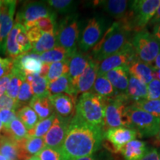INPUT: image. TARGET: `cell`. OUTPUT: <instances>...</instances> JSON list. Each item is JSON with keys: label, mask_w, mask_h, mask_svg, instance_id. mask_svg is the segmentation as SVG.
I'll list each match as a JSON object with an SVG mask.
<instances>
[{"label": "cell", "mask_w": 160, "mask_h": 160, "mask_svg": "<svg viewBox=\"0 0 160 160\" xmlns=\"http://www.w3.org/2000/svg\"><path fill=\"white\" fill-rule=\"evenodd\" d=\"M159 160H160V154H159Z\"/></svg>", "instance_id": "91938a15"}, {"label": "cell", "mask_w": 160, "mask_h": 160, "mask_svg": "<svg viewBox=\"0 0 160 160\" xmlns=\"http://www.w3.org/2000/svg\"><path fill=\"white\" fill-rule=\"evenodd\" d=\"M55 117L56 114L54 113L48 118L39 120L33 128L28 131V137H43L51 128Z\"/></svg>", "instance_id": "74e56055"}, {"label": "cell", "mask_w": 160, "mask_h": 160, "mask_svg": "<svg viewBox=\"0 0 160 160\" xmlns=\"http://www.w3.org/2000/svg\"><path fill=\"white\" fill-rule=\"evenodd\" d=\"M147 91L148 100L160 99V82L153 79L147 85Z\"/></svg>", "instance_id": "7bdbcfd3"}, {"label": "cell", "mask_w": 160, "mask_h": 160, "mask_svg": "<svg viewBox=\"0 0 160 160\" xmlns=\"http://www.w3.org/2000/svg\"><path fill=\"white\" fill-rule=\"evenodd\" d=\"M17 1H0V51L5 53V45L10 31L13 27Z\"/></svg>", "instance_id": "4fadbf2b"}, {"label": "cell", "mask_w": 160, "mask_h": 160, "mask_svg": "<svg viewBox=\"0 0 160 160\" xmlns=\"http://www.w3.org/2000/svg\"><path fill=\"white\" fill-rule=\"evenodd\" d=\"M0 154L8 160H22L17 142L4 133H0Z\"/></svg>", "instance_id": "d4e9b609"}, {"label": "cell", "mask_w": 160, "mask_h": 160, "mask_svg": "<svg viewBox=\"0 0 160 160\" xmlns=\"http://www.w3.org/2000/svg\"><path fill=\"white\" fill-rule=\"evenodd\" d=\"M13 68V59L0 57V79L8 75Z\"/></svg>", "instance_id": "f6af8a7d"}, {"label": "cell", "mask_w": 160, "mask_h": 160, "mask_svg": "<svg viewBox=\"0 0 160 160\" xmlns=\"http://www.w3.org/2000/svg\"><path fill=\"white\" fill-rule=\"evenodd\" d=\"M104 133L102 128L87 123L74 115L60 148L63 160H76L92 156L99 149Z\"/></svg>", "instance_id": "6da1fadb"}, {"label": "cell", "mask_w": 160, "mask_h": 160, "mask_svg": "<svg viewBox=\"0 0 160 160\" xmlns=\"http://www.w3.org/2000/svg\"><path fill=\"white\" fill-rule=\"evenodd\" d=\"M46 2L53 11L68 14L74 13L78 5V2L72 0H49Z\"/></svg>", "instance_id": "8d00e7d4"}, {"label": "cell", "mask_w": 160, "mask_h": 160, "mask_svg": "<svg viewBox=\"0 0 160 160\" xmlns=\"http://www.w3.org/2000/svg\"><path fill=\"white\" fill-rule=\"evenodd\" d=\"M43 63L39 55L33 52L23 53L13 60V66L25 76L37 75L40 73Z\"/></svg>", "instance_id": "e0dca14e"}, {"label": "cell", "mask_w": 160, "mask_h": 160, "mask_svg": "<svg viewBox=\"0 0 160 160\" xmlns=\"http://www.w3.org/2000/svg\"><path fill=\"white\" fill-rule=\"evenodd\" d=\"M11 77V72L8 75L5 76L2 78L0 79V97L5 94L7 91L8 86L9 85L10 79Z\"/></svg>", "instance_id": "7dc6e473"}, {"label": "cell", "mask_w": 160, "mask_h": 160, "mask_svg": "<svg viewBox=\"0 0 160 160\" xmlns=\"http://www.w3.org/2000/svg\"><path fill=\"white\" fill-rule=\"evenodd\" d=\"M2 110H11L17 112L19 110L17 101L5 93L0 97V111Z\"/></svg>", "instance_id": "ee69618b"}, {"label": "cell", "mask_w": 160, "mask_h": 160, "mask_svg": "<svg viewBox=\"0 0 160 160\" xmlns=\"http://www.w3.org/2000/svg\"><path fill=\"white\" fill-rule=\"evenodd\" d=\"M139 136L137 131L130 127H119L111 128L104 133L105 138L113 145L115 151L120 152L122 148L129 142Z\"/></svg>", "instance_id": "2e32d148"}, {"label": "cell", "mask_w": 160, "mask_h": 160, "mask_svg": "<svg viewBox=\"0 0 160 160\" xmlns=\"http://www.w3.org/2000/svg\"><path fill=\"white\" fill-rule=\"evenodd\" d=\"M69 72V59L59 62L49 64V69L46 76L48 82H51L62 76L68 74Z\"/></svg>", "instance_id": "d590c367"}, {"label": "cell", "mask_w": 160, "mask_h": 160, "mask_svg": "<svg viewBox=\"0 0 160 160\" xmlns=\"http://www.w3.org/2000/svg\"><path fill=\"white\" fill-rule=\"evenodd\" d=\"M11 73V77L5 93L11 99L17 101L18 93L19 92L22 84L25 80V75L13 66L12 68Z\"/></svg>", "instance_id": "836d02e7"}, {"label": "cell", "mask_w": 160, "mask_h": 160, "mask_svg": "<svg viewBox=\"0 0 160 160\" xmlns=\"http://www.w3.org/2000/svg\"><path fill=\"white\" fill-rule=\"evenodd\" d=\"M152 68H156L160 69V51L159 53H158L157 57H156L154 62H153V65H152Z\"/></svg>", "instance_id": "f5cc1de1"}, {"label": "cell", "mask_w": 160, "mask_h": 160, "mask_svg": "<svg viewBox=\"0 0 160 160\" xmlns=\"http://www.w3.org/2000/svg\"><path fill=\"white\" fill-rule=\"evenodd\" d=\"M152 35L153 36V37L155 38V39L157 40L160 45V23L157 24V25H156L155 26H153Z\"/></svg>", "instance_id": "f907efd6"}, {"label": "cell", "mask_w": 160, "mask_h": 160, "mask_svg": "<svg viewBox=\"0 0 160 160\" xmlns=\"http://www.w3.org/2000/svg\"><path fill=\"white\" fill-rule=\"evenodd\" d=\"M128 127L137 131L140 137H152L160 128V119L142 110L128 105L126 108Z\"/></svg>", "instance_id": "5b68a950"}, {"label": "cell", "mask_w": 160, "mask_h": 160, "mask_svg": "<svg viewBox=\"0 0 160 160\" xmlns=\"http://www.w3.org/2000/svg\"><path fill=\"white\" fill-rule=\"evenodd\" d=\"M3 131V125H2V123L1 122V119H0V133H2V131Z\"/></svg>", "instance_id": "6f0895ef"}, {"label": "cell", "mask_w": 160, "mask_h": 160, "mask_svg": "<svg viewBox=\"0 0 160 160\" xmlns=\"http://www.w3.org/2000/svg\"><path fill=\"white\" fill-rule=\"evenodd\" d=\"M56 17H57L41 18V19H38L37 21H36L34 23L32 24L29 28H31L32 27H36L42 32L55 31L56 26H57ZM26 31H27V30H26Z\"/></svg>", "instance_id": "60d3db41"}, {"label": "cell", "mask_w": 160, "mask_h": 160, "mask_svg": "<svg viewBox=\"0 0 160 160\" xmlns=\"http://www.w3.org/2000/svg\"><path fill=\"white\" fill-rule=\"evenodd\" d=\"M17 117V113L14 111L11 110H2L0 111V119L2 123L3 128L7 127L12 120H13Z\"/></svg>", "instance_id": "bcb514c9"}, {"label": "cell", "mask_w": 160, "mask_h": 160, "mask_svg": "<svg viewBox=\"0 0 160 160\" xmlns=\"http://www.w3.org/2000/svg\"><path fill=\"white\" fill-rule=\"evenodd\" d=\"M71 120L56 116L51 128L43 137L45 147L60 150L65 140Z\"/></svg>", "instance_id": "5bb4252c"}, {"label": "cell", "mask_w": 160, "mask_h": 160, "mask_svg": "<svg viewBox=\"0 0 160 160\" xmlns=\"http://www.w3.org/2000/svg\"><path fill=\"white\" fill-rule=\"evenodd\" d=\"M3 133L17 142L22 141L28 137V130L17 117L12 120L7 127L3 128Z\"/></svg>", "instance_id": "4dcf8cb0"}, {"label": "cell", "mask_w": 160, "mask_h": 160, "mask_svg": "<svg viewBox=\"0 0 160 160\" xmlns=\"http://www.w3.org/2000/svg\"><path fill=\"white\" fill-rule=\"evenodd\" d=\"M31 44L27 31L22 25L16 22L6 39L5 53L13 60L23 53L31 51Z\"/></svg>", "instance_id": "30bf717a"}, {"label": "cell", "mask_w": 160, "mask_h": 160, "mask_svg": "<svg viewBox=\"0 0 160 160\" xmlns=\"http://www.w3.org/2000/svg\"><path fill=\"white\" fill-rule=\"evenodd\" d=\"M131 45L137 59L152 67L160 51L159 43L152 33L146 28L135 33L132 37Z\"/></svg>", "instance_id": "52a82bcc"}, {"label": "cell", "mask_w": 160, "mask_h": 160, "mask_svg": "<svg viewBox=\"0 0 160 160\" xmlns=\"http://www.w3.org/2000/svg\"><path fill=\"white\" fill-rule=\"evenodd\" d=\"M48 93L49 96L65 93L71 97L77 98L74 90L72 86L71 79L68 74L62 76L53 82L48 83Z\"/></svg>", "instance_id": "f1b7e54d"}, {"label": "cell", "mask_w": 160, "mask_h": 160, "mask_svg": "<svg viewBox=\"0 0 160 160\" xmlns=\"http://www.w3.org/2000/svg\"><path fill=\"white\" fill-rule=\"evenodd\" d=\"M160 152L157 148H150L146 155L141 160H159Z\"/></svg>", "instance_id": "c3c4849f"}, {"label": "cell", "mask_w": 160, "mask_h": 160, "mask_svg": "<svg viewBox=\"0 0 160 160\" xmlns=\"http://www.w3.org/2000/svg\"><path fill=\"white\" fill-rule=\"evenodd\" d=\"M0 160H8L5 157H3L2 155L0 154Z\"/></svg>", "instance_id": "680465c9"}, {"label": "cell", "mask_w": 160, "mask_h": 160, "mask_svg": "<svg viewBox=\"0 0 160 160\" xmlns=\"http://www.w3.org/2000/svg\"><path fill=\"white\" fill-rule=\"evenodd\" d=\"M89 59L90 56L85 55L82 52H78L77 51L72 53L71 57L69 58L68 76L77 97L78 82L88 65Z\"/></svg>", "instance_id": "ac0fdd59"}, {"label": "cell", "mask_w": 160, "mask_h": 160, "mask_svg": "<svg viewBox=\"0 0 160 160\" xmlns=\"http://www.w3.org/2000/svg\"><path fill=\"white\" fill-rule=\"evenodd\" d=\"M159 5L160 0L129 1L131 28L133 33L146 28V25L153 17Z\"/></svg>", "instance_id": "ba28073f"}, {"label": "cell", "mask_w": 160, "mask_h": 160, "mask_svg": "<svg viewBox=\"0 0 160 160\" xmlns=\"http://www.w3.org/2000/svg\"><path fill=\"white\" fill-rule=\"evenodd\" d=\"M133 34L131 30L119 22H114L92 50L91 57L100 62L131 43Z\"/></svg>", "instance_id": "7a4b0ae2"}, {"label": "cell", "mask_w": 160, "mask_h": 160, "mask_svg": "<svg viewBox=\"0 0 160 160\" xmlns=\"http://www.w3.org/2000/svg\"><path fill=\"white\" fill-rule=\"evenodd\" d=\"M25 79L31 86L33 97H48V82L45 77L39 74L28 75Z\"/></svg>", "instance_id": "1f68e13d"}, {"label": "cell", "mask_w": 160, "mask_h": 160, "mask_svg": "<svg viewBox=\"0 0 160 160\" xmlns=\"http://www.w3.org/2000/svg\"><path fill=\"white\" fill-rule=\"evenodd\" d=\"M51 17H57V14L48 4L33 2L27 3L17 13L16 22L22 25L28 30L38 19Z\"/></svg>", "instance_id": "8fae6325"}, {"label": "cell", "mask_w": 160, "mask_h": 160, "mask_svg": "<svg viewBox=\"0 0 160 160\" xmlns=\"http://www.w3.org/2000/svg\"><path fill=\"white\" fill-rule=\"evenodd\" d=\"M159 23H160V5L159 7H158L153 17L152 18V19L150 21V22L148 24L151 26H155Z\"/></svg>", "instance_id": "681fc988"}, {"label": "cell", "mask_w": 160, "mask_h": 160, "mask_svg": "<svg viewBox=\"0 0 160 160\" xmlns=\"http://www.w3.org/2000/svg\"><path fill=\"white\" fill-rule=\"evenodd\" d=\"M99 66V62L93 59L90 55L88 65L78 82L77 88V96L91 92L96 79L98 77Z\"/></svg>", "instance_id": "ffe728a7"}, {"label": "cell", "mask_w": 160, "mask_h": 160, "mask_svg": "<svg viewBox=\"0 0 160 160\" xmlns=\"http://www.w3.org/2000/svg\"><path fill=\"white\" fill-rule=\"evenodd\" d=\"M33 97V93L31 86L25 79L22 84L17 98V103L19 109L22 108L23 106H25L26 104H29Z\"/></svg>", "instance_id": "ab89813d"}, {"label": "cell", "mask_w": 160, "mask_h": 160, "mask_svg": "<svg viewBox=\"0 0 160 160\" xmlns=\"http://www.w3.org/2000/svg\"><path fill=\"white\" fill-rule=\"evenodd\" d=\"M104 76L109 80L119 94H126L129 81V73L127 68H118L111 70Z\"/></svg>", "instance_id": "44dd1931"}, {"label": "cell", "mask_w": 160, "mask_h": 160, "mask_svg": "<svg viewBox=\"0 0 160 160\" xmlns=\"http://www.w3.org/2000/svg\"><path fill=\"white\" fill-rule=\"evenodd\" d=\"M57 46V38H56L55 31L42 32L38 39L31 44V52L39 55L54 48Z\"/></svg>", "instance_id": "83f0119b"}, {"label": "cell", "mask_w": 160, "mask_h": 160, "mask_svg": "<svg viewBox=\"0 0 160 160\" xmlns=\"http://www.w3.org/2000/svg\"><path fill=\"white\" fill-rule=\"evenodd\" d=\"M22 153V160H27L37 155L45 147L43 137H27L17 142Z\"/></svg>", "instance_id": "7402d4cb"}, {"label": "cell", "mask_w": 160, "mask_h": 160, "mask_svg": "<svg viewBox=\"0 0 160 160\" xmlns=\"http://www.w3.org/2000/svg\"><path fill=\"white\" fill-rule=\"evenodd\" d=\"M105 108V98L89 92L81 94L79 97L76 105L75 115L87 123L103 129Z\"/></svg>", "instance_id": "3957f363"}, {"label": "cell", "mask_w": 160, "mask_h": 160, "mask_svg": "<svg viewBox=\"0 0 160 160\" xmlns=\"http://www.w3.org/2000/svg\"><path fill=\"white\" fill-rule=\"evenodd\" d=\"M152 71H153V79L159 80L160 82V69L156 68H152Z\"/></svg>", "instance_id": "816d5d0a"}, {"label": "cell", "mask_w": 160, "mask_h": 160, "mask_svg": "<svg viewBox=\"0 0 160 160\" xmlns=\"http://www.w3.org/2000/svg\"><path fill=\"white\" fill-rule=\"evenodd\" d=\"M105 101L104 132L116 128L128 127L126 108L129 105H128V102L126 96L118 94L113 97L105 99Z\"/></svg>", "instance_id": "8992f818"}, {"label": "cell", "mask_w": 160, "mask_h": 160, "mask_svg": "<svg viewBox=\"0 0 160 160\" xmlns=\"http://www.w3.org/2000/svg\"><path fill=\"white\" fill-rule=\"evenodd\" d=\"M27 160H40V159H39V157L36 155V156H33V157H31V158H29V159Z\"/></svg>", "instance_id": "9f6ffc18"}, {"label": "cell", "mask_w": 160, "mask_h": 160, "mask_svg": "<svg viewBox=\"0 0 160 160\" xmlns=\"http://www.w3.org/2000/svg\"><path fill=\"white\" fill-rule=\"evenodd\" d=\"M109 27L108 21L105 17L95 16L89 19L82 31L78 42L81 52L84 53L93 49Z\"/></svg>", "instance_id": "9c48e42d"}, {"label": "cell", "mask_w": 160, "mask_h": 160, "mask_svg": "<svg viewBox=\"0 0 160 160\" xmlns=\"http://www.w3.org/2000/svg\"><path fill=\"white\" fill-rule=\"evenodd\" d=\"M74 53V52H73ZM72 53L62 47L57 46L54 48L46 51L45 53L39 54L42 62L46 64H51L54 62H59L69 59Z\"/></svg>", "instance_id": "d6a6232c"}, {"label": "cell", "mask_w": 160, "mask_h": 160, "mask_svg": "<svg viewBox=\"0 0 160 160\" xmlns=\"http://www.w3.org/2000/svg\"><path fill=\"white\" fill-rule=\"evenodd\" d=\"M149 149L145 142L133 139L126 144L120 152L125 160H141Z\"/></svg>", "instance_id": "cb8c5ba5"}, {"label": "cell", "mask_w": 160, "mask_h": 160, "mask_svg": "<svg viewBox=\"0 0 160 160\" xmlns=\"http://www.w3.org/2000/svg\"><path fill=\"white\" fill-rule=\"evenodd\" d=\"M49 97H33L29 102V106L36 112L39 120L45 119L54 114Z\"/></svg>", "instance_id": "484cf974"}, {"label": "cell", "mask_w": 160, "mask_h": 160, "mask_svg": "<svg viewBox=\"0 0 160 160\" xmlns=\"http://www.w3.org/2000/svg\"><path fill=\"white\" fill-rule=\"evenodd\" d=\"M137 59L131 42L121 51L100 62L98 75L102 76L107 72L118 68H128L130 65Z\"/></svg>", "instance_id": "7c38bea8"}, {"label": "cell", "mask_w": 160, "mask_h": 160, "mask_svg": "<svg viewBox=\"0 0 160 160\" xmlns=\"http://www.w3.org/2000/svg\"><path fill=\"white\" fill-rule=\"evenodd\" d=\"M40 160H63L59 149L45 147L37 155Z\"/></svg>", "instance_id": "b9f144b4"}, {"label": "cell", "mask_w": 160, "mask_h": 160, "mask_svg": "<svg viewBox=\"0 0 160 160\" xmlns=\"http://www.w3.org/2000/svg\"><path fill=\"white\" fill-rule=\"evenodd\" d=\"M76 160H95V159H94V158L93 157V156H89V157L79 158V159H76Z\"/></svg>", "instance_id": "11a10c76"}, {"label": "cell", "mask_w": 160, "mask_h": 160, "mask_svg": "<svg viewBox=\"0 0 160 160\" xmlns=\"http://www.w3.org/2000/svg\"><path fill=\"white\" fill-rule=\"evenodd\" d=\"M79 14H69L57 23L55 34L57 45L73 53L77 51L80 35L84 28Z\"/></svg>", "instance_id": "277c9868"}, {"label": "cell", "mask_w": 160, "mask_h": 160, "mask_svg": "<svg viewBox=\"0 0 160 160\" xmlns=\"http://www.w3.org/2000/svg\"><path fill=\"white\" fill-rule=\"evenodd\" d=\"M16 113H17V117L22 122L28 131L33 128L39 121L36 112L29 105L23 106Z\"/></svg>", "instance_id": "e575fe53"}, {"label": "cell", "mask_w": 160, "mask_h": 160, "mask_svg": "<svg viewBox=\"0 0 160 160\" xmlns=\"http://www.w3.org/2000/svg\"><path fill=\"white\" fill-rule=\"evenodd\" d=\"M153 143L157 147H160V128L157 133V135L154 136V139H153Z\"/></svg>", "instance_id": "db71d44e"}, {"label": "cell", "mask_w": 160, "mask_h": 160, "mask_svg": "<svg viewBox=\"0 0 160 160\" xmlns=\"http://www.w3.org/2000/svg\"><path fill=\"white\" fill-rule=\"evenodd\" d=\"M49 98L56 116L67 119H71L74 117L77 98L65 93L50 96Z\"/></svg>", "instance_id": "9a60e30c"}, {"label": "cell", "mask_w": 160, "mask_h": 160, "mask_svg": "<svg viewBox=\"0 0 160 160\" xmlns=\"http://www.w3.org/2000/svg\"><path fill=\"white\" fill-rule=\"evenodd\" d=\"M147 85L133 76L129 74L128 87L125 96L128 102L131 103L130 105L136 102L147 99Z\"/></svg>", "instance_id": "603a6c76"}, {"label": "cell", "mask_w": 160, "mask_h": 160, "mask_svg": "<svg viewBox=\"0 0 160 160\" xmlns=\"http://www.w3.org/2000/svg\"><path fill=\"white\" fill-rule=\"evenodd\" d=\"M128 70L130 75L133 76L145 85H148L153 79L152 68L138 59L130 65Z\"/></svg>", "instance_id": "4316f807"}, {"label": "cell", "mask_w": 160, "mask_h": 160, "mask_svg": "<svg viewBox=\"0 0 160 160\" xmlns=\"http://www.w3.org/2000/svg\"><path fill=\"white\" fill-rule=\"evenodd\" d=\"M91 93L99 95V97L105 99L113 97L119 94L117 90L113 87L109 80L104 75H98L92 88Z\"/></svg>", "instance_id": "f546056e"}, {"label": "cell", "mask_w": 160, "mask_h": 160, "mask_svg": "<svg viewBox=\"0 0 160 160\" xmlns=\"http://www.w3.org/2000/svg\"><path fill=\"white\" fill-rule=\"evenodd\" d=\"M96 4L99 5L109 16L117 19V22H123L128 19L129 1L106 0L97 2Z\"/></svg>", "instance_id": "d6986e66"}, {"label": "cell", "mask_w": 160, "mask_h": 160, "mask_svg": "<svg viewBox=\"0 0 160 160\" xmlns=\"http://www.w3.org/2000/svg\"><path fill=\"white\" fill-rule=\"evenodd\" d=\"M136 108L142 110L144 111L151 113L156 117L160 119V99L157 100H148L144 99L141 101L136 102L130 105Z\"/></svg>", "instance_id": "f35d334b"}]
</instances>
